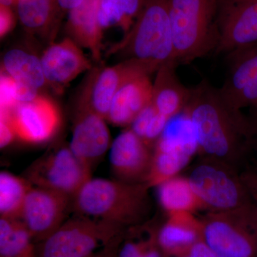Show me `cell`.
<instances>
[{"label": "cell", "mask_w": 257, "mask_h": 257, "mask_svg": "<svg viewBox=\"0 0 257 257\" xmlns=\"http://www.w3.org/2000/svg\"><path fill=\"white\" fill-rule=\"evenodd\" d=\"M195 130L198 152L239 170L253 149L256 133L249 116L230 105L219 88L203 79L192 88L184 111Z\"/></svg>", "instance_id": "6da1fadb"}, {"label": "cell", "mask_w": 257, "mask_h": 257, "mask_svg": "<svg viewBox=\"0 0 257 257\" xmlns=\"http://www.w3.org/2000/svg\"><path fill=\"white\" fill-rule=\"evenodd\" d=\"M145 183L91 178L74 198L76 214L130 228L150 220L152 201Z\"/></svg>", "instance_id": "7a4b0ae2"}, {"label": "cell", "mask_w": 257, "mask_h": 257, "mask_svg": "<svg viewBox=\"0 0 257 257\" xmlns=\"http://www.w3.org/2000/svg\"><path fill=\"white\" fill-rule=\"evenodd\" d=\"M168 8L177 64L215 52L217 0H169Z\"/></svg>", "instance_id": "3957f363"}, {"label": "cell", "mask_w": 257, "mask_h": 257, "mask_svg": "<svg viewBox=\"0 0 257 257\" xmlns=\"http://www.w3.org/2000/svg\"><path fill=\"white\" fill-rule=\"evenodd\" d=\"M127 229L76 214L37 243L35 257H89L124 236Z\"/></svg>", "instance_id": "277c9868"}, {"label": "cell", "mask_w": 257, "mask_h": 257, "mask_svg": "<svg viewBox=\"0 0 257 257\" xmlns=\"http://www.w3.org/2000/svg\"><path fill=\"white\" fill-rule=\"evenodd\" d=\"M169 0H149L121 46L153 72L175 60Z\"/></svg>", "instance_id": "5b68a950"}, {"label": "cell", "mask_w": 257, "mask_h": 257, "mask_svg": "<svg viewBox=\"0 0 257 257\" xmlns=\"http://www.w3.org/2000/svg\"><path fill=\"white\" fill-rule=\"evenodd\" d=\"M202 222V240L216 257H257V211L253 204L209 211Z\"/></svg>", "instance_id": "8992f818"}, {"label": "cell", "mask_w": 257, "mask_h": 257, "mask_svg": "<svg viewBox=\"0 0 257 257\" xmlns=\"http://www.w3.org/2000/svg\"><path fill=\"white\" fill-rule=\"evenodd\" d=\"M187 178L209 211L233 210L253 204L241 172L219 161L202 157L192 167Z\"/></svg>", "instance_id": "52a82bcc"}, {"label": "cell", "mask_w": 257, "mask_h": 257, "mask_svg": "<svg viewBox=\"0 0 257 257\" xmlns=\"http://www.w3.org/2000/svg\"><path fill=\"white\" fill-rule=\"evenodd\" d=\"M25 178L35 187L74 197L92 177L90 167L79 160L69 146H61L34 162Z\"/></svg>", "instance_id": "ba28073f"}, {"label": "cell", "mask_w": 257, "mask_h": 257, "mask_svg": "<svg viewBox=\"0 0 257 257\" xmlns=\"http://www.w3.org/2000/svg\"><path fill=\"white\" fill-rule=\"evenodd\" d=\"M216 53L257 44V0H217Z\"/></svg>", "instance_id": "9c48e42d"}, {"label": "cell", "mask_w": 257, "mask_h": 257, "mask_svg": "<svg viewBox=\"0 0 257 257\" xmlns=\"http://www.w3.org/2000/svg\"><path fill=\"white\" fill-rule=\"evenodd\" d=\"M70 197L63 193L32 186L25 199L20 219L38 243L64 222Z\"/></svg>", "instance_id": "30bf717a"}, {"label": "cell", "mask_w": 257, "mask_h": 257, "mask_svg": "<svg viewBox=\"0 0 257 257\" xmlns=\"http://www.w3.org/2000/svg\"><path fill=\"white\" fill-rule=\"evenodd\" d=\"M221 95L236 109L257 105V44L227 54Z\"/></svg>", "instance_id": "8fae6325"}, {"label": "cell", "mask_w": 257, "mask_h": 257, "mask_svg": "<svg viewBox=\"0 0 257 257\" xmlns=\"http://www.w3.org/2000/svg\"><path fill=\"white\" fill-rule=\"evenodd\" d=\"M153 150L131 128L119 134L112 142L109 160L118 180L127 183H145Z\"/></svg>", "instance_id": "7c38bea8"}, {"label": "cell", "mask_w": 257, "mask_h": 257, "mask_svg": "<svg viewBox=\"0 0 257 257\" xmlns=\"http://www.w3.org/2000/svg\"><path fill=\"white\" fill-rule=\"evenodd\" d=\"M10 116L17 137L28 143H43L49 140L60 122L57 106L41 96L30 102L19 104Z\"/></svg>", "instance_id": "4fadbf2b"}, {"label": "cell", "mask_w": 257, "mask_h": 257, "mask_svg": "<svg viewBox=\"0 0 257 257\" xmlns=\"http://www.w3.org/2000/svg\"><path fill=\"white\" fill-rule=\"evenodd\" d=\"M82 108L76 119L69 147L91 168L110 146V134L104 118L88 108Z\"/></svg>", "instance_id": "5bb4252c"}, {"label": "cell", "mask_w": 257, "mask_h": 257, "mask_svg": "<svg viewBox=\"0 0 257 257\" xmlns=\"http://www.w3.org/2000/svg\"><path fill=\"white\" fill-rule=\"evenodd\" d=\"M143 72L149 74L154 72L145 64L133 59L101 69L93 79L83 106L106 119L113 98L118 89L134 74Z\"/></svg>", "instance_id": "9a60e30c"}, {"label": "cell", "mask_w": 257, "mask_h": 257, "mask_svg": "<svg viewBox=\"0 0 257 257\" xmlns=\"http://www.w3.org/2000/svg\"><path fill=\"white\" fill-rule=\"evenodd\" d=\"M147 72H139L130 77L118 89L111 102L106 119L116 126L131 125L142 111L150 105L153 84Z\"/></svg>", "instance_id": "2e32d148"}, {"label": "cell", "mask_w": 257, "mask_h": 257, "mask_svg": "<svg viewBox=\"0 0 257 257\" xmlns=\"http://www.w3.org/2000/svg\"><path fill=\"white\" fill-rule=\"evenodd\" d=\"M157 241L170 257L184 254L202 240V222L194 213L181 211L169 214L157 230Z\"/></svg>", "instance_id": "e0dca14e"}, {"label": "cell", "mask_w": 257, "mask_h": 257, "mask_svg": "<svg viewBox=\"0 0 257 257\" xmlns=\"http://www.w3.org/2000/svg\"><path fill=\"white\" fill-rule=\"evenodd\" d=\"M40 60L46 80L56 85L67 84L90 67L87 57L69 39L51 45Z\"/></svg>", "instance_id": "ac0fdd59"}, {"label": "cell", "mask_w": 257, "mask_h": 257, "mask_svg": "<svg viewBox=\"0 0 257 257\" xmlns=\"http://www.w3.org/2000/svg\"><path fill=\"white\" fill-rule=\"evenodd\" d=\"M177 65L173 60L161 66L153 84L152 104L169 119L183 112L192 92V89L184 86L177 77Z\"/></svg>", "instance_id": "d6986e66"}, {"label": "cell", "mask_w": 257, "mask_h": 257, "mask_svg": "<svg viewBox=\"0 0 257 257\" xmlns=\"http://www.w3.org/2000/svg\"><path fill=\"white\" fill-rule=\"evenodd\" d=\"M99 0H84L77 8L71 10L69 31L75 41L89 50L93 57H100L101 28L98 20Z\"/></svg>", "instance_id": "ffe728a7"}, {"label": "cell", "mask_w": 257, "mask_h": 257, "mask_svg": "<svg viewBox=\"0 0 257 257\" xmlns=\"http://www.w3.org/2000/svg\"><path fill=\"white\" fill-rule=\"evenodd\" d=\"M157 188L159 203L167 215L181 211L194 213L205 209L187 177L175 176L157 186Z\"/></svg>", "instance_id": "44dd1931"}, {"label": "cell", "mask_w": 257, "mask_h": 257, "mask_svg": "<svg viewBox=\"0 0 257 257\" xmlns=\"http://www.w3.org/2000/svg\"><path fill=\"white\" fill-rule=\"evenodd\" d=\"M31 234L20 219H0V257L35 256Z\"/></svg>", "instance_id": "7402d4cb"}, {"label": "cell", "mask_w": 257, "mask_h": 257, "mask_svg": "<svg viewBox=\"0 0 257 257\" xmlns=\"http://www.w3.org/2000/svg\"><path fill=\"white\" fill-rule=\"evenodd\" d=\"M4 72L15 80L40 89L46 82L41 60L25 51H8L3 59Z\"/></svg>", "instance_id": "603a6c76"}, {"label": "cell", "mask_w": 257, "mask_h": 257, "mask_svg": "<svg viewBox=\"0 0 257 257\" xmlns=\"http://www.w3.org/2000/svg\"><path fill=\"white\" fill-rule=\"evenodd\" d=\"M32 185L25 178L8 172L0 173V214L2 217L20 219L22 210Z\"/></svg>", "instance_id": "cb8c5ba5"}, {"label": "cell", "mask_w": 257, "mask_h": 257, "mask_svg": "<svg viewBox=\"0 0 257 257\" xmlns=\"http://www.w3.org/2000/svg\"><path fill=\"white\" fill-rule=\"evenodd\" d=\"M192 156L182 152L153 150L151 167L146 184L150 188L157 187L175 176L179 175L191 160Z\"/></svg>", "instance_id": "d4e9b609"}, {"label": "cell", "mask_w": 257, "mask_h": 257, "mask_svg": "<svg viewBox=\"0 0 257 257\" xmlns=\"http://www.w3.org/2000/svg\"><path fill=\"white\" fill-rule=\"evenodd\" d=\"M140 0H99L98 20L101 30L114 26L128 28L138 14Z\"/></svg>", "instance_id": "484cf974"}, {"label": "cell", "mask_w": 257, "mask_h": 257, "mask_svg": "<svg viewBox=\"0 0 257 257\" xmlns=\"http://www.w3.org/2000/svg\"><path fill=\"white\" fill-rule=\"evenodd\" d=\"M51 0H18V13L25 27L35 29L43 26L50 15Z\"/></svg>", "instance_id": "4316f807"}, {"label": "cell", "mask_w": 257, "mask_h": 257, "mask_svg": "<svg viewBox=\"0 0 257 257\" xmlns=\"http://www.w3.org/2000/svg\"><path fill=\"white\" fill-rule=\"evenodd\" d=\"M14 79L6 72L1 74L0 79V101L1 114H9L19 105L15 99Z\"/></svg>", "instance_id": "83f0119b"}, {"label": "cell", "mask_w": 257, "mask_h": 257, "mask_svg": "<svg viewBox=\"0 0 257 257\" xmlns=\"http://www.w3.org/2000/svg\"><path fill=\"white\" fill-rule=\"evenodd\" d=\"M157 112V109L151 103L136 116L132 123L131 130L142 140H143L149 125Z\"/></svg>", "instance_id": "f1b7e54d"}, {"label": "cell", "mask_w": 257, "mask_h": 257, "mask_svg": "<svg viewBox=\"0 0 257 257\" xmlns=\"http://www.w3.org/2000/svg\"><path fill=\"white\" fill-rule=\"evenodd\" d=\"M14 89L15 99L18 104L30 102L38 96V89L26 83L15 80Z\"/></svg>", "instance_id": "f546056e"}, {"label": "cell", "mask_w": 257, "mask_h": 257, "mask_svg": "<svg viewBox=\"0 0 257 257\" xmlns=\"http://www.w3.org/2000/svg\"><path fill=\"white\" fill-rule=\"evenodd\" d=\"M11 115H1L0 121V145L2 148L8 146L17 137L11 120Z\"/></svg>", "instance_id": "4dcf8cb0"}, {"label": "cell", "mask_w": 257, "mask_h": 257, "mask_svg": "<svg viewBox=\"0 0 257 257\" xmlns=\"http://www.w3.org/2000/svg\"><path fill=\"white\" fill-rule=\"evenodd\" d=\"M241 176L257 211V166L241 172Z\"/></svg>", "instance_id": "1f68e13d"}, {"label": "cell", "mask_w": 257, "mask_h": 257, "mask_svg": "<svg viewBox=\"0 0 257 257\" xmlns=\"http://www.w3.org/2000/svg\"><path fill=\"white\" fill-rule=\"evenodd\" d=\"M178 257H216L203 240L194 244L187 253Z\"/></svg>", "instance_id": "d6a6232c"}, {"label": "cell", "mask_w": 257, "mask_h": 257, "mask_svg": "<svg viewBox=\"0 0 257 257\" xmlns=\"http://www.w3.org/2000/svg\"><path fill=\"white\" fill-rule=\"evenodd\" d=\"M13 18L11 12L7 7L1 5L0 11V35L5 36L13 28Z\"/></svg>", "instance_id": "836d02e7"}, {"label": "cell", "mask_w": 257, "mask_h": 257, "mask_svg": "<svg viewBox=\"0 0 257 257\" xmlns=\"http://www.w3.org/2000/svg\"><path fill=\"white\" fill-rule=\"evenodd\" d=\"M124 237V236H123L89 257H117L119 246Z\"/></svg>", "instance_id": "e575fe53"}, {"label": "cell", "mask_w": 257, "mask_h": 257, "mask_svg": "<svg viewBox=\"0 0 257 257\" xmlns=\"http://www.w3.org/2000/svg\"><path fill=\"white\" fill-rule=\"evenodd\" d=\"M251 114L249 117L254 126L255 133H256V147H257V105L251 107Z\"/></svg>", "instance_id": "d590c367"}, {"label": "cell", "mask_w": 257, "mask_h": 257, "mask_svg": "<svg viewBox=\"0 0 257 257\" xmlns=\"http://www.w3.org/2000/svg\"><path fill=\"white\" fill-rule=\"evenodd\" d=\"M13 0H1V5L5 7H8L13 3Z\"/></svg>", "instance_id": "8d00e7d4"}, {"label": "cell", "mask_w": 257, "mask_h": 257, "mask_svg": "<svg viewBox=\"0 0 257 257\" xmlns=\"http://www.w3.org/2000/svg\"><path fill=\"white\" fill-rule=\"evenodd\" d=\"M25 257H35V256H25Z\"/></svg>", "instance_id": "74e56055"}]
</instances>
